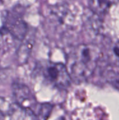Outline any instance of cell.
I'll list each match as a JSON object with an SVG mask.
<instances>
[{
	"label": "cell",
	"instance_id": "obj_1",
	"mask_svg": "<svg viewBox=\"0 0 119 120\" xmlns=\"http://www.w3.org/2000/svg\"><path fill=\"white\" fill-rule=\"evenodd\" d=\"M99 58L96 47L90 45H79L68 56L69 75L72 79L83 81L90 76L94 71Z\"/></svg>",
	"mask_w": 119,
	"mask_h": 120
},
{
	"label": "cell",
	"instance_id": "obj_2",
	"mask_svg": "<svg viewBox=\"0 0 119 120\" xmlns=\"http://www.w3.org/2000/svg\"><path fill=\"white\" fill-rule=\"evenodd\" d=\"M40 72L46 83L57 89H66L71 84L67 68L62 63L46 62L41 66Z\"/></svg>",
	"mask_w": 119,
	"mask_h": 120
},
{
	"label": "cell",
	"instance_id": "obj_3",
	"mask_svg": "<svg viewBox=\"0 0 119 120\" xmlns=\"http://www.w3.org/2000/svg\"><path fill=\"white\" fill-rule=\"evenodd\" d=\"M13 95L15 103L22 108L31 112L38 102L29 88L24 84L15 82L13 84Z\"/></svg>",
	"mask_w": 119,
	"mask_h": 120
},
{
	"label": "cell",
	"instance_id": "obj_4",
	"mask_svg": "<svg viewBox=\"0 0 119 120\" xmlns=\"http://www.w3.org/2000/svg\"><path fill=\"white\" fill-rule=\"evenodd\" d=\"M5 24L7 32L13 37L18 40H23L26 37L28 27L22 17L12 12H8L6 15Z\"/></svg>",
	"mask_w": 119,
	"mask_h": 120
},
{
	"label": "cell",
	"instance_id": "obj_5",
	"mask_svg": "<svg viewBox=\"0 0 119 120\" xmlns=\"http://www.w3.org/2000/svg\"><path fill=\"white\" fill-rule=\"evenodd\" d=\"M53 106L49 103H37L30 112L36 120H47L51 114Z\"/></svg>",
	"mask_w": 119,
	"mask_h": 120
},
{
	"label": "cell",
	"instance_id": "obj_6",
	"mask_svg": "<svg viewBox=\"0 0 119 120\" xmlns=\"http://www.w3.org/2000/svg\"><path fill=\"white\" fill-rule=\"evenodd\" d=\"M6 39L5 38L4 34L0 32V67H1V62L2 58H4V54L6 51Z\"/></svg>",
	"mask_w": 119,
	"mask_h": 120
},
{
	"label": "cell",
	"instance_id": "obj_7",
	"mask_svg": "<svg viewBox=\"0 0 119 120\" xmlns=\"http://www.w3.org/2000/svg\"><path fill=\"white\" fill-rule=\"evenodd\" d=\"M113 53H114V56L118 60H119V44H116V46L114 47V49H113Z\"/></svg>",
	"mask_w": 119,
	"mask_h": 120
}]
</instances>
